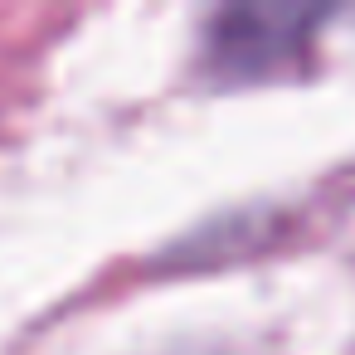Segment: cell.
Returning a JSON list of instances; mask_svg holds the SVG:
<instances>
[{
    "label": "cell",
    "mask_w": 355,
    "mask_h": 355,
    "mask_svg": "<svg viewBox=\"0 0 355 355\" xmlns=\"http://www.w3.org/2000/svg\"><path fill=\"white\" fill-rule=\"evenodd\" d=\"M311 25H321V10H224L209 30V64L239 78L272 73L306 44Z\"/></svg>",
    "instance_id": "cell-1"
}]
</instances>
